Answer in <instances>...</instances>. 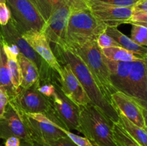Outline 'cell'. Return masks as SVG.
Listing matches in <instances>:
<instances>
[{"label":"cell","instance_id":"cell-31","mask_svg":"<svg viewBox=\"0 0 147 146\" xmlns=\"http://www.w3.org/2000/svg\"><path fill=\"white\" fill-rule=\"evenodd\" d=\"M55 86L52 81L50 82H41L38 80V87L37 90L41 94L50 98L55 92Z\"/></svg>","mask_w":147,"mask_h":146},{"label":"cell","instance_id":"cell-13","mask_svg":"<svg viewBox=\"0 0 147 146\" xmlns=\"http://www.w3.org/2000/svg\"><path fill=\"white\" fill-rule=\"evenodd\" d=\"M127 95L142 109L147 110V69L145 58H139L133 62Z\"/></svg>","mask_w":147,"mask_h":146},{"label":"cell","instance_id":"cell-36","mask_svg":"<svg viewBox=\"0 0 147 146\" xmlns=\"http://www.w3.org/2000/svg\"><path fill=\"white\" fill-rule=\"evenodd\" d=\"M134 11H147V0H139L134 7Z\"/></svg>","mask_w":147,"mask_h":146},{"label":"cell","instance_id":"cell-27","mask_svg":"<svg viewBox=\"0 0 147 146\" xmlns=\"http://www.w3.org/2000/svg\"><path fill=\"white\" fill-rule=\"evenodd\" d=\"M98 45L99 46L100 49L108 48V47H121L120 44L109 34L105 32L102 33L96 40Z\"/></svg>","mask_w":147,"mask_h":146},{"label":"cell","instance_id":"cell-43","mask_svg":"<svg viewBox=\"0 0 147 146\" xmlns=\"http://www.w3.org/2000/svg\"><path fill=\"white\" fill-rule=\"evenodd\" d=\"M93 146H98V145H95V144H93Z\"/></svg>","mask_w":147,"mask_h":146},{"label":"cell","instance_id":"cell-17","mask_svg":"<svg viewBox=\"0 0 147 146\" xmlns=\"http://www.w3.org/2000/svg\"><path fill=\"white\" fill-rule=\"evenodd\" d=\"M105 57V56H104ZM110 71L111 80L116 91L128 94L129 78L134 62H115L105 57Z\"/></svg>","mask_w":147,"mask_h":146},{"label":"cell","instance_id":"cell-23","mask_svg":"<svg viewBox=\"0 0 147 146\" xmlns=\"http://www.w3.org/2000/svg\"><path fill=\"white\" fill-rule=\"evenodd\" d=\"M106 59L115 62H134L140 57L121 47H111L101 49Z\"/></svg>","mask_w":147,"mask_h":146},{"label":"cell","instance_id":"cell-41","mask_svg":"<svg viewBox=\"0 0 147 146\" xmlns=\"http://www.w3.org/2000/svg\"><path fill=\"white\" fill-rule=\"evenodd\" d=\"M0 3H7V0H0Z\"/></svg>","mask_w":147,"mask_h":146},{"label":"cell","instance_id":"cell-1","mask_svg":"<svg viewBox=\"0 0 147 146\" xmlns=\"http://www.w3.org/2000/svg\"><path fill=\"white\" fill-rule=\"evenodd\" d=\"M55 55L59 63L69 64L83 85L91 102L113 123H119V113L113 103L104 95L83 60L67 47L54 44Z\"/></svg>","mask_w":147,"mask_h":146},{"label":"cell","instance_id":"cell-37","mask_svg":"<svg viewBox=\"0 0 147 146\" xmlns=\"http://www.w3.org/2000/svg\"><path fill=\"white\" fill-rule=\"evenodd\" d=\"M20 143H21L20 139L13 136L5 140L4 146H20Z\"/></svg>","mask_w":147,"mask_h":146},{"label":"cell","instance_id":"cell-16","mask_svg":"<svg viewBox=\"0 0 147 146\" xmlns=\"http://www.w3.org/2000/svg\"><path fill=\"white\" fill-rule=\"evenodd\" d=\"M111 100L119 113L123 114L136 125L146 129L142 108L133 99L124 93L117 91L111 95Z\"/></svg>","mask_w":147,"mask_h":146},{"label":"cell","instance_id":"cell-24","mask_svg":"<svg viewBox=\"0 0 147 146\" xmlns=\"http://www.w3.org/2000/svg\"><path fill=\"white\" fill-rule=\"evenodd\" d=\"M113 137L118 146H142L118 123H113Z\"/></svg>","mask_w":147,"mask_h":146},{"label":"cell","instance_id":"cell-42","mask_svg":"<svg viewBox=\"0 0 147 146\" xmlns=\"http://www.w3.org/2000/svg\"><path fill=\"white\" fill-rule=\"evenodd\" d=\"M145 63H146V69H147V59L145 58Z\"/></svg>","mask_w":147,"mask_h":146},{"label":"cell","instance_id":"cell-2","mask_svg":"<svg viewBox=\"0 0 147 146\" xmlns=\"http://www.w3.org/2000/svg\"><path fill=\"white\" fill-rule=\"evenodd\" d=\"M113 123L93 103L79 107V133L98 146H118Z\"/></svg>","mask_w":147,"mask_h":146},{"label":"cell","instance_id":"cell-28","mask_svg":"<svg viewBox=\"0 0 147 146\" xmlns=\"http://www.w3.org/2000/svg\"><path fill=\"white\" fill-rule=\"evenodd\" d=\"M33 146H77L67 136L47 143H32Z\"/></svg>","mask_w":147,"mask_h":146},{"label":"cell","instance_id":"cell-26","mask_svg":"<svg viewBox=\"0 0 147 146\" xmlns=\"http://www.w3.org/2000/svg\"><path fill=\"white\" fill-rule=\"evenodd\" d=\"M132 25L131 39L139 45L147 47V28L136 24Z\"/></svg>","mask_w":147,"mask_h":146},{"label":"cell","instance_id":"cell-33","mask_svg":"<svg viewBox=\"0 0 147 146\" xmlns=\"http://www.w3.org/2000/svg\"><path fill=\"white\" fill-rule=\"evenodd\" d=\"M11 19V12L6 3H0V25L5 26Z\"/></svg>","mask_w":147,"mask_h":146},{"label":"cell","instance_id":"cell-4","mask_svg":"<svg viewBox=\"0 0 147 146\" xmlns=\"http://www.w3.org/2000/svg\"><path fill=\"white\" fill-rule=\"evenodd\" d=\"M106 28L107 26L97 19L89 9L71 11L67 23L66 46L96 41Z\"/></svg>","mask_w":147,"mask_h":146},{"label":"cell","instance_id":"cell-20","mask_svg":"<svg viewBox=\"0 0 147 146\" xmlns=\"http://www.w3.org/2000/svg\"><path fill=\"white\" fill-rule=\"evenodd\" d=\"M106 32L111 36L121 47L126 49L140 58H146L147 53V47L139 45L133 41L130 37H127L124 34L119 31L117 27H107Z\"/></svg>","mask_w":147,"mask_h":146},{"label":"cell","instance_id":"cell-32","mask_svg":"<svg viewBox=\"0 0 147 146\" xmlns=\"http://www.w3.org/2000/svg\"><path fill=\"white\" fill-rule=\"evenodd\" d=\"M70 8L71 11L89 9L87 0H63Z\"/></svg>","mask_w":147,"mask_h":146},{"label":"cell","instance_id":"cell-44","mask_svg":"<svg viewBox=\"0 0 147 146\" xmlns=\"http://www.w3.org/2000/svg\"><path fill=\"white\" fill-rule=\"evenodd\" d=\"M146 58L147 59V53H146Z\"/></svg>","mask_w":147,"mask_h":146},{"label":"cell","instance_id":"cell-21","mask_svg":"<svg viewBox=\"0 0 147 146\" xmlns=\"http://www.w3.org/2000/svg\"><path fill=\"white\" fill-rule=\"evenodd\" d=\"M0 86L7 91L9 99L14 97L17 91L14 88L11 80L9 70L7 65V56L3 48L0 34Z\"/></svg>","mask_w":147,"mask_h":146},{"label":"cell","instance_id":"cell-34","mask_svg":"<svg viewBox=\"0 0 147 146\" xmlns=\"http://www.w3.org/2000/svg\"><path fill=\"white\" fill-rule=\"evenodd\" d=\"M9 102V97L7 91L0 86V118L4 115L7 105Z\"/></svg>","mask_w":147,"mask_h":146},{"label":"cell","instance_id":"cell-15","mask_svg":"<svg viewBox=\"0 0 147 146\" xmlns=\"http://www.w3.org/2000/svg\"><path fill=\"white\" fill-rule=\"evenodd\" d=\"M22 35L30 47L60 76L61 74V65L55 55L50 47V42L44 33L41 31L30 30L23 33Z\"/></svg>","mask_w":147,"mask_h":146},{"label":"cell","instance_id":"cell-3","mask_svg":"<svg viewBox=\"0 0 147 146\" xmlns=\"http://www.w3.org/2000/svg\"><path fill=\"white\" fill-rule=\"evenodd\" d=\"M65 47L83 60L104 95L112 102L111 95L117 91L112 84L109 67L96 41L80 44H67Z\"/></svg>","mask_w":147,"mask_h":146},{"label":"cell","instance_id":"cell-29","mask_svg":"<svg viewBox=\"0 0 147 146\" xmlns=\"http://www.w3.org/2000/svg\"><path fill=\"white\" fill-rule=\"evenodd\" d=\"M64 133L77 146H93V143L87 137H81L75 133H71L70 130L64 129Z\"/></svg>","mask_w":147,"mask_h":146},{"label":"cell","instance_id":"cell-38","mask_svg":"<svg viewBox=\"0 0 147 146\" xmlns=\"http://www.w3.org/2000/svg\"><path fill=\"white\" fill-rule=\"evenodd\" d=\"M142 113H143L144 118L145 122V126H146V130H147V110L142 109Z\"/></svg>","mask_w":147,"mask_h":146},{"label":"cell","instance_id":"cell-39","mask_svg":"<svg viewBox=\"0 0 147 146\" xmlns=\"http://www.w3.org/2000/svg\"><path fill=\"white\" fill-rule=\"evenodd\" d=\"M130 24H139V25L144 26V27H146V28H147V22H139V21H136V22H130Z\"/></svg>","mask_w":147,"mask_h":146},{"label":"cell","instance_id":"cell-6","mask_svg":"<svg viewBox=\"0 0 147 146\" xmlns=\"http://www.w3.org/2000/svg\"><path fill=\"white\" fill-rule=\"evenodd\" d=\"M14 107L20 112L32 143H47L67 136L63 131L64 127L45 115L24 113Z\"/></svg>","mask_w":147,"mask_h":146},{"label":"cell","instance_id":"cell-14","mask_svg":"<svg viewBox=\"0 0 147 146\" xmlns=\"http://www.w3.org/2000/svg\"><path fill=\"white\" fill-rule=\"evenodd\" d=\"M60 65V87L65 95L78 107L92 103L83 85L73 73L70 65L66 63H61Z\"/></svg>","mask_w":147,"mask_h":146},{"label":"cell","instance_id":"cell-25","mask_svg":"<svg viewBox=\"0 0 147 146\" xmlns=\"http://www.w3.org/2000/svg\"><path fill=\"white\" fill-rule=\"evenodd\" d=\"M40 13L45 21H47L55 7L63 2V0H30Z\"/></svg>","mask_w":147,"mask_h":146},{"label":"cell","instance_id":"cell-11","mask_svg":"<svg viewBox=\"0 0 147 146\" xmlns=\"http://www.w3.org/2000/svg\"><path fill=\"white\" fill-rule=\"evenodd\" d=\"M89 9L95 17L107 27H115L129 24L134 13V7H119L87 0Z\"/></svg>","mask_w":147,"mask_h":146},{"label":"cell","instance_id":"cell-12","mask_svg":"<svg viewBox=\"0 0 147 146\" xmlns=\"http://www.w3.org/2000/svg\"><path fill=\"white\" fill-rule=\"evenodd\" d=\"M13 136L20 138L22 142L32 143L20 112L9 101L0 118V140H7Z\"/></svg>","mask_w":147,"mask_h":146},{"label":"cell","instance_id":"cell-7","mask_svg":"<svg viewBox=\"0 0 147 146\" xmlns=\"http://www.w3.org/2000/svg\"><path fill=\"white\" fill-rule=\"evenodd\" d=\"M37 87L38 80L29 88H20L15 95L9 99V101L24 113L43 114L63 127L56 117L50 99L41 94Z\"/></svg>","mask_w":147,"mask_h":146},{"label":"cell","instance_id":"cell-19","mask_svg":"<svg viewBox=\"0 0 147 146\" xmlns=\"http://www.w3.org/2000/svg\"><path fill=\"white\" fill-rule=\"evenodd\" d=\"M17 58L21 72L22 82L20 88L27 89L32 87L40 79L38 69L34 62L21 53H19Z\"/></svg>","mask_w":147,"mask_h":146},{"label":"cell","instance_id":"cell-22","mask_svg":"<svg viewBox=\"0 0 147 146\" xmlns=\"http://www.w3.org/2000/svg\"><path fill=\"white\" fill-rule=\"evenodd\" d=\"M120 125L128 134L136 140L142 146H147V130L134 124L132 122L128 120L123 114L119 113V122Z\"/></svg>","mask_w":147,"mask_h":146},{"label":"cell","instance_id":"cell-8","mask_svg":"<svg viewBox=\"0 0 147 146\" xmlns=\"http://www.w3.org/2000/svg\"><path fill=\"white\" fill-rule=\"evenodd\" d=\"M11 19L22 33L30 30L42 31L45 21L30 0H7Z\"/></svg>","mask_w":147,"mask_h":146},{"label":"cell","instance_id":"cell-30","mask_svg":"<svg viewBox=\"0 0 147 146\" xmlns=\"http://www.w3.org/2000/svg\"><path fill=\"white\" fill-rule=\"evenodd\" d=\"M102 4L119 7H134L139 0H94Z\"/></svg>","mask_w":147,"mask_h":146},{"label":"cell","instance_id":"cell-9","mask_svg":"<svg viewBox=\"0 0 147 146\" xmlns=\"http://www.w3.org/2000/svg\"><path fill=\"white\" fill-rule=\"evenodd\" d=\"M52 82L55 89L53 95L49 99L57 120L66 130L78 131L79 107L63 92L60 87L59 74L52 80Z\"/></svg>","mask_w":147,"mask_h":146},{"label":"cell","instance_id":"cell-10","mask_svg":"<svg viewBox=\"0 0 147 146\" xmlns=\"http://www.w3.org/2000/svg\"><path fill=\"white\" fill-rule=\"evenodd\" d=\"M71 9L63 1L56 6L41 31L50 42L65 47L67 44V27Z\"/></svg>","mask_w":147,"mask_h":146},{"label":"cell","instance_id":"cell-45","mask_svg":"<svg viewBox=\"0 0 147 146\" xmlns=\"http://www.w3.org/2000/svg\"><path fill=\"white\" fill-rule=\"evenodd\" d=\"M0 146H1V145H0Z\"/></svg>","mask_w":147,"mask_h":146},{"label":"cell","instance_id":"cell-35","mask_svg":"<svg viewBox=\"0 0 147 146\" xmlns=\"http://www.w3.org/2000/svg\"><path fill=\"white\" fill-rule=\"evenodd\" d=\"M136 21L147 22V11H134L130 22H136Z\"/></svg>","mask_w":147,"mask_h":146},{"label":"cell","instance_id":"cell-5","mask_svg":"<svg viewBox=\"0 0 147 146\" xmlns=\"http://www.w3.org/2000/svg\"><path fill=\"white\" fill-rule=\"evenodd\" d=\"M0 32L6 42L15 46L20 53L36 64L40 74V81L50 82L58 74L30 47L11 19L5 26L0 25Z\"/></svg>","mask_w":147,"mask_h":146},{"label":"cell","instance_id":"cell-40","mask_svg":"<svg viewBox=\"0 0 147 146\" xmlns=\"http://www.w3.org/2000/svg\"><path fill=\"white\" fill-rule=\"evenodd\" d=\"M20 146H33L32 143H27V142H22L20 143Z\"/></svg>","mask_w":147,"mask_h":146},{"label":"cell","instance_id":"cell-18","mask_svg":"<svg viewBox=\"0 0 147 146\" xmlns=\"http://www.w3.org/2000/svg\"><path fill=\"white\" fill-rule=\"evenodd\" d=\"M1 40L4 52L7 56V65H8L10 75H11V82L14 86V88L17 92L20 88L22 82L21 72H20V64H19L18 58H17V56H18L20 52L15 46L9 44L8 43L6 42L3 39L1 34Z\"/></svg>","mask_w":147,"mask_h":146}]
</instances>
